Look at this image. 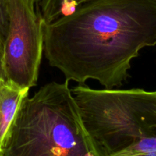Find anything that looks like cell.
Listing matches in <instances>:
<instances>
[{
	"mask_svg": "<svg viewBox=\"0 0 156 156\" xmlns=\"http://www.w3.org/2000/svg\"><path fill=\"white\" fill-rule=\"evenodd\" d=\"M9 29L7 0H0V37L3 42L7 36Z\"/></svg>",
	"mask_w": 156,
	"mask_h": 156,
	"instance_id": "52a82bcc",
	"label": "cell"
},
{
	"mask_svg": "<svg viewBox=\"0 0 156 156\" xmlns=\"http://www.w3.org/2000/svg\"><path fill=\"white\" fill-rule=\"evenodd\" d=\"M83 122L105 156L156 152V91L71 88Z\"/></svg>",
	"mask_w": 156,
	"mask_h": 156,
	"instance_id": "3957f363",
	"label": "cell"
},
{
	"mask_svg": "<svg viewBox=\"0 0 156 156\" xmlns=\"http://www.w3.org/2000/svg\"><path fill=\"white\" fill-rule=\"evenodd\" d=\"M3 53H4V42L0 37V86L7 81L4 69Z\"/></svg>",
	"mask_w": 156,
	"mask_h": 156,
	"instance_id": "ba28073f",
	"label": "cell"
},
{
	"mask_svg": "<svg viewBox=\"0 0 156 156\" xmlns=\"http://www.w3.org/2000/svg\"><path fill=\"white\" fill-rule=\"evenodd\" d=\"M155 2H156V0H155Z\"/></svg>",
	"mask_w": 156,
	"mask_h": 156,
	"instance_id": "7c38bea8",
	"label": "cell"
},
{
	"mask_svg": "<svg viewBox=\"0 0 156 156\" xmlns=\"http://www.w3.org/2000/svg\"><path fill=\"white\" fill-rule=\"evenodd\" d=\"M111 156H156V152H147V153L135 154V155H122V154H116Z\"/></svg>",
	"mask_w": 156,
	"mask_h": 156,
	"instance_id": "9c48e42d",
	"label": "cell"
},
{
	"mask_svg": "<svg viewBox=\"0 0 156 156\" xmlns=\"http://www.w3.org/2000/svg\"><path fill=\"white\" fill-rule=\"evenodd\" d=\"M29 1H30V2L32 3V4L34 5H35V4H37V3H38V2H40L43 1V0H29Z\"/></svg>",
	"mask_w": 156,
	"mask_h": 156,
	"instance_id": "30bf717a",
	"label": "cell"
},
{
	"mask_svg": "<svg viewBox=\"0 0 156 156\" xmlns=\"http://www.w3.org/2000/svg\"><path fill=\"white\" fill-rule=\"evenodd\" d=\"M0 156H2V154H1V152H0Z\"/></svg>",
	"mask_w": 156,
	"mask_h": 156,
	"instance_id": "8fae6325",
	"label": "cell"
},
{
	"mask_svg": "<svg viewBox=\"0 0 156 156\" xmlns=\"http://www.w3.org/2000/svg\"><path fill=\"white\" fill-rule=\"evenodd\" d=\"M2 156H105L69 86L51 82L23 100Z\"/></svg>",
	"mask_w": 156,
	"mask_h": 156,
	"instance_id": "7a4b0ae2",
	"label": "cell"
},
{
	"mask_svg": "<svg viewBox=\"0 0 156 156\" xmlns=\"http://www.w3.org/2000/svg\"><path fill=\"white\" fill-rule=\"evenodd\" d=\"M88 0H43L41 16L45 24L73 13Z\"/></svg>",
	"mask_w": 156,
	"mask_h": 156,
	"instance_id": "8992f818",
	"label": "cell"
},
{
	"mask_svg": "<svg viewBox=\"0 0 156 156\" xmlns=\"http://www.w3.org/2000/svg\"><path fill=\"white\" fill-rule=\"evenodd\" d=\"M29 0H7L9 29L3 62L7 81L21 88L37 85L44 50V21Z\"/></svg>",
	"mask_w": 156,
	"mask_h": 156,
	"instance_id": "277c9868",
	"label": "cell"
},
{
	"mask_svg": "<svg viewBox=\"0 0 156 156\" xmlns=\"http://www.w3.org/2000/svg\"><path fill=\"white\" fill-rule=\"evenodd\" d=\"M44 53L68 82L121 86L142 49L156 45L155 0H88L44 23Z\"/></svg>",
	"mask_w": 156,
	"mask_h": 156,
	"instance_id": "6da1fadb",
	"label": "cell"
},
{
	"mask_svg": "<svg viewBox=\"0 0 156 156\" xmlns=\"http://www.w3.org/2000/svg\"><path fill=\"white\" fill-rule=\"evenodd\" d=\"M29 90L9 81L0 86V152L4 149L15 117Z\"/></svg>",
	"mask_w": 156,
	"mask_h": 156,
	"instance_id": "5b68a950",
	"label": "cell"
}]
</instances>
